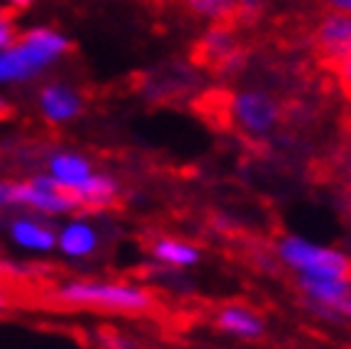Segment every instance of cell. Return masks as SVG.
<instances>
[{
  "label": "cell",
  "instance_id": "6da1fadb",
  "mask_svg": "<svg viewBox=\"0 0 351 349\" xmlns=\"http://www.w3.org/2000/svg\"><path fill=\"white\" fill-rule=\"evenodd\" d=\"M70 309H95L110 315L142 317L157 309V297L149 287L128 280H100V277H82L65 280L43 292V300Z\"/></svg>",
  "mask_w": 351,
  "mask_h": 349
},
{
  "label": "cell",
  "instance_id": "7a4b0ae2",
  "mask_svg": "<svg viewBox=\"0 0 351 349\" xmlns=\"http://www.w3.org/2000/svg\"><path fill=\"white\" fill-rule=\"evenodd\" d=\"M274 257L294 277H339L351 280V257L344 249L319 245L302 235H282L274 242Z\"/></svg>",
  "mask_w": 351,
  "mask_h": 349
},
{
  "label": "cell",
  "instance_id": "3957f363",
  "mask_svg": "<svg viewBox=\"0 0 351 349\" xmlns=\"http://www.w3.org/2000/svg\"><path fill=\"white\" fill-rule=\"evenodd\" d=\"M250 53V45L237 41V30L212 23L204 38L189 47V63L215 75H234L247 65Z\"/></svg>",
  "mask_w": 351,
  "mask_h": 349
},
{
  "label": "cell",
  "instance_id": "277c9868",
  "mask_svg": "<svg viewBox=\"0 0 351 349\" xmlns=\"http://www.w3.org/2000/svg\"><path fill=\"white\" fill-rule=\"evenodd\" d=\"M282 122V105L271 95L259 90L232 93L230 100V130L250 140H264Z\"/></svg>",
  "mask_w": 351,
  "mask_h": 349
},
{
  "label": "cell",
  "instance_id": "5b68a950",
  "mask_svg": "<svg viewBox=\"0 0 351 349\" xmlns=\"http://www.w3.org/2000/svg\"><path fill=\"white\" fill-rule=\"evenodd\" d=\"M8 205H25L30 210L45 212V215H60V212H77V197L75 190L62 188L53 177L38 174L23 182H5Z\"/></svg>",
  "mask_w": 351,
  "mask_h": 349
},
{
  "label": "cell",
  "instance_id": "8992f818",
  "mask_svg": "<svg viewBox=\"0 0 351 349\" xmlns=\"http://www.w3.org/2000/svg\"><path fill=\"white\" fill-rule=\"evenodd\" d=\"M309 45L319 65L334 70L351 53V18L324 13L309 30Z\"/></svg>",
  "mask_w": 351,
  "mask_h": 349
},
{
  "label": "cell",
  "instance_id": "52a82bcc",
  "mask_svg": "<svg viewBox=\"0 0 351 349\" xmlns=\"http://www.w3.org/2000/svg\"><path fill=\"white\" fill-rule=\"evenodd\" d=\"M299 295L322 319H339V309L351 295V280L339 277H297Z\"/></svg>",
  "mask_w": 351,
  "mask_h": 349
},
{
  "label": "cell",
  "instance_id": "ba28073f",
  "mask_svg": "<svg viewBox=\"0 0 351 349\" xmlns=\"http://www.w3.org/2000/svg\"><path fill=\"white\" fill-rule=\"evenodd\" d=\"M215 327L224 335L234 337V339H244V342H254L262 339L267 332V322L259 315L257 309L247 307V304L230 302L215 312Z\"/></svg>",
  "mask_w": 351,
  "mask_h": 349
},
{
  "label": "cell",
  "instance_id": "9c48e42d",
  "mask_svg": "<svg viewBox=\"0 0 351 349\" xmlns=\"http://www.w3.org/2000/svg\"><path fill=\"white\" fill-rule=\"evenodd\" d=\"M147 249L152 260L157 262V267L172 269V272H182V269L195 267L202 260V252H199L195 242L182 240V237L160 235L149 242Z\"/></svg>",
  "mask_w": 351,
  "mask_h": 349
},
{
  "label": "cell",
  "instance_id": "30bf717a",
  "mask_svg": "<svg viewBox=\"0 0 351 349\" xmlns=\"http://www.w3.org/2000/svg\"><path fill=\"white\" fill-rule=\"evenodd\" d=\"M77 212H105L120 207V185L110 174H90L80 188H75Z\"/></svg>",
  "mask_w": 351,
  "mask_h": 349
},
{
  "label": "cell",
  "instance_id": "8fae6325",
  "mask_svg": "<svg viewBox=\"0 0 351 349\" xmlns=\"http://www.w3.org/2000/svg\"><path fill=\"white\" fill-rule=\"evenodd\" d=\"M55 247H60L62 255L73 257V260H82V257H90L97 252V247H100V235H97V229H95L93 225H88V222H82V220H75V222H68V225L58 232Z\"/></svg>",
  "mask_w": 351,
  "mask_h": 349
},
{
  "label": "cell",
  "instance_id": "7c38bea8",
  "mask_svg": "<svg viewBox=\"0 0 351 349\" xmlns=\"http://www.w3.org/2000/svg\"><path fill=\"white\" fill-rule=\"evenodd\" d=\"M10 237L21 247L38 249V252L53 249L55 242H58V232L53 227H47V225H43L38 220H30V217H21V220L10 222Z\"/></svg>",
  "mask_w": 351,
  "mask_h": 349
},
{
  "label": "cell",
  "instance_id": "4fadbf2b",
  "mask_svg": "<svg viewBox=\"0 0 351 349\" xmlns=\"http://www.w3.org/2000/svg\"><path fill=\"white\" fill-rule=\"evenodd\" d=\"M40 105L43 113L47 115V120L53 122L70 120V117H75L82 110L80 95L62 85H47L40 93Z\"/></svg>",
  "mask_w": 351,
  "mask_h": 349
},
{
  "label": "cell",
  "instance_id": "5bb4252c",
  "mask_svg": "<svg viewBox=\"0 0 351 349\" xmlns=\"http://www.w3.org/2000/svg\"><path fill=\"white\" fill-rule=\"evenodd\" d=\"M50 177L55 182H60L62 188H80L82 182L88 180L93 170H90V162L80 155H73V153H60L50 157Z\"/></svg>",
  "mask_w": 351,
  "mask_h": 349
},
{
  "label": "cell",
  "instance_id": "9a60e30c",
  "mask_svg": "<svg viewBox=\"0 0 351 349\" xmlns=\"http://www.w3.org/2000/svg\"><path fill=\"white\" fill-rule=\"evenodd\" d=\"M230 100H232L230 90L215 87V90H207L199 98H195L192 108H195V113L202 115V120L210 122L212 128L230 130Z\"/></svg>",
  "mask_w": 351,
  "mask_h": 349
},
{
  "label": "cell",
  "instance_id": "2e32d148",
  "mask_svg": "<svg viewBox=\"0 0 351 349\" xmlns=\"http://www.w3.org/2000/svg\"><path fill=\"white\" fill-rule=\"evenodd\" d=\"M189 15H199V18H212L215 23L227 21L230 13L234 10L237 0H177Z\"/></svg>",
  "mask_w": 351,
  "mask_h": 349
},
{
  "label": "cell",
  "instance_id": "e0dca14e",
  "mask_svg": "<svg viewBox=\"0 0 351 349\" xmlns=\"http://www.w3.org/2000/svg\"><path fill=\"white\" fill-rule=\"evenodd\" d=\"M95 342L100 349H140V344L130 335L112 327H100L95 332Z\"/></svg>",
  "mask_w": 351,
  "mask_h": 349
},
{
  "label": "cell",
  "instance_id": "ac0fdd59",
  "mask_svg": "<svg viewBox=\"0 0 351 349\" xmlns=\"http://www.w3.org/2000/svg\"><path fill=\"white\" fill-rule=\"evenodd\" d=\"M331 73L337 75L339 90H341V93H344L346 98H349V100H351V53L346 55L344 60L339 63V65L334 67V70H331Z\"/></svg>",
  "mask_w": 351,
  "mask_h": 349
},
{
  "label": "cell",
  "instance_id": "d6986e66",
  "mask_svg": "<svg viewBox=\"0 0 351 349\" xmlns=\"http://www.w3.org/2000/svg\"><path fill=\"white\" fill-rule=\"evenodd\" d=\"M21 30H15L13 25H0V50L5 47V50H10V47L18 45V41H21Z\"/></svg>",
  "mask_w": 351,
  "mask_h": 349
},
{
  "label": "cell",
  "instance_id": "ffe728a7",
  "mask_svg": "<svg viewBox=\"0 0 351 349\" xmlns=\"http://www.w3.org/2000/svg\"><path fill=\"white\" fill-rule=\"evenodd\" d=\"M317 3L324 8L326 13H339L351 18V0H317Z\"/></svg>",
  "mask_w": 351,
  "mask_h": 349
},
{
  "label": "cell",
  "instance_id": "44dd1931",
  "mask_svg": "<svg viewBox=\"0 0 351 349\" xmlns=\"http://www.w3.org/2000/svg\"><path fill=\"white\" fill-rule=\"evenodd\" d=\"M10 307H13V289L10 284L0 282V315H5Z\"/></svg>",
  "mask_w": 351,
  "mask_h": 349
},
{
  "label": "cell",
  "instance_id": "7402d4cb",
  "mask_svg": "<svg viewBox=\"0 0 351 349\" xmlns=\"http://www.w3.org/2000/svg\"><path fill=\"white\" fill-rule=\"evenodd\" d=\"M18 15H21V10H18V8H3V5H0V25H10Z\"/></svg>",
  "mask_w": 351,
  "mask_h": 349
},
{
  "label": "cell",
  "instance_id": "603a6c76",
  "mask_svg": "<svg viewBox=\"0 0 351 349\" xmlns=\"http://www.w3.org/2000/svg\"><path fill=\"white\" fill-rule=\"evenodd\" d=\"M15 115H18V110H15V105H10V102H8V100H0V122L13 120Z\"/></svg>",
  "mask_w": 351,
  "mask_h": 349
},
{
  "label": "cell",
  "instance_id": "cb8c5ba5",
  "mask_svg": "<svg viewBox=\"0 0 351 349\" xmlns=\"http://www.w3.org/2000/svg\"><path fill=\"white\" fill-rule=\"evenodd\" d=\"M339 319H349L351 322V295H349V300L341 304V309H339Z\"/></svg>",
  "mask_w": 351,
  "mask_h": 349
},
{
  "label": "cell",
  "instance_id": "d4e9b609",
  "mask_svg": "<svg viewBox=\"0 0 351 349\" xmlns=\"http://www.w3.org/2000/svg\"><path fill=\"white\" fill-rule=\"evenodd\" d=\"M8 205V195H5V182H0V207Z\"/></svg>",
  "mask_w": 351,
  "mask_h": 349
},
{
  "label": "cell",
  "instance_id": "484cf974",
  "mask_svg": "<svg viewBox=\"0 0 351 349\" xmlns=\"http://www.w3.org/2000/svg\"><path fill=\"white\" fill-rule=\"evenodd\" d=\"M13 3H15V8H18V10H25V8L30 5L33 0H13Z\"/></svg>",
  "mask_w": 351,
  "mask_h": 349
}]
</instances>
